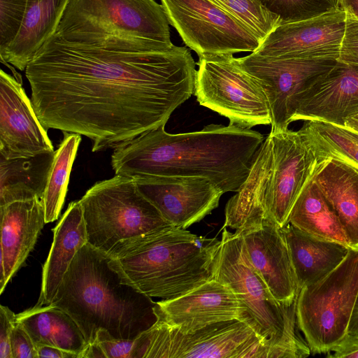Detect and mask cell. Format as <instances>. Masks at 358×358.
<instances>
[{
	"label": "cell",
	"mask_w": 358,
	"mask_h": 358,
	"mask_svg": "<svg viewBox=\"0 0 358 358\" xmlns=\"http://www.w3.org/2000/svg\"><path fill=\"white\" fill-rule=\"evenodd\" d=\"M196 71L185 47L124 50L51 36L25 75L45 129L83 135L99 152L165 125L194 93Z\"/></svg>",
	"instance_id": "obj_1"
},
{
	"label": "cell",
	"mask_w": 358,
	"mask_h": 358,
	"mask_svg": "<svg viewBox=\"0 0 358 358\" xmlns=\"http://www.w3.org/2000/svg\"><path fill=\"white\" fill-rule=\"evenodd\" d=\"M165 125L115 148L112 168L117 176H201L222 192H236L245 179L264 138L250 128L211 124L200 131L169 134Z\"/></svg>",
	"instance_id": "obj_2"
},
{
	"label": "cell",
	"mask_w": 358,
	"mask_h": 358,
	"mask_svg": "<svg viewBox=\"0 0 358 358\" xmlns=\"http://www.w3.org/2000/svg\"><path fill=\"white\" fill-rule=\"evenodd\" d=\"M50 304L72 317L87 344L100 329L135 339L157 320L156 302L134 285L110 254L88 243L75 255Z\"/></svg>",
	"instance_id": "obj_3"
},
{
	"label": "cell",
	"mask_w": 358,
	"mask_h": 358,
	"mask_svg": "<svg viewBox=\"0 0 358 358\" xmlns=\"http://www.w3.org/2000/svg\"><path fill=\"white\" fill-rule=\"evenodd\" d=\"M317 163L300 129L271 131L257 151L245 182L227 201L222 229L240 231L264 222L286 225Z\"/></svg>",
	"instance_id": "obj_4"
},
{
	"label": "cell",
	"mask_w": 358,
	"mask_h": 358,
	"mask_svg": "<svg viewBox=\"0 0 358 358\" xmlns=\"http://www.w3.org/2000/svg\"><path fill=\"white\" fill-rule=\"evenodd\" d=\"M220 245L171 226L122 241L109 254L141 292L171 299L215 278Z\"/></svg>",
	"instance_id": "obj_5"
},
{
	"label": "cell",
	"mask_w": 358,
	"mask_h": 358,
	"mask_svg": "<svg viewBox=\"0 0 358 358\" xmlns=\"http://www.w3.org/2000/svg\"><path fill=\"white\" fill-rule=\"evenodd\" d=\"M52 36L92 46L147 41L173 44L166 13L154 0H69Z\"/></svg>",
	"instance_id": "obj_6"
},
{
	"label": "cell",
	"mask_w": 358,
	"mask_h": 358,
	"mask_svg": "<svg viewBox=\"0 0 358 358\" xmlns=\"http://www.w3.org/2000/svg\"><path fill=\"white\" fill-rule=\"evenodd\" d=\"M80 202L87 243L107 253L122 241L173 226L131 178L115 175L99 181Z\"/></svg>",
	"instance_id": "obj_7"
},
{
	"label": "cell",
	"mask_w": 358,
	"mask_h": 358,
	"mask_svg": "<svg viewBox=\"0 0 358 358\" xmlns=\"http://www.w3.org/2000/svg\"><path fill=\"white\" fill-rule=\"evenodd\" d=\"M358 294V248L320 280L299 289L298 327L311 354L328 353L347 334Z\"/></svg>",
	"instance_id": "obj_8"
},
{
	"label": "cell",
	"mask_w": 358,
	"mask_h": 358,
	"mask_svg": "<svg viewBox=\"0 0 358 358\" xmlns=\"http://www.w3.org/2000/svg\"><path fill=\"white\" fill-rule=\"evenodd\" d=\"M268 348L245 321L234 319L184 334L157 320L135 338L134 358H268Z\"/></svg>",
	"instance_id": "obj_9"
},
{
	"label": "cell",
	"mask_w": 358,
	"mask_h": 358,
	"mask_svg": "<svg viewBox=\"0 0 358 358\" xmlns=\"http://www.w3.org/2000/svg\"><path fill=\"white\" fill-rule=\"evenodd\" d=\"M199 57L194 93L200 105L241 127L271 124L270 107L264 89L241 68L233 55Z\"/></svg>",
	"instance_id": "obj_10"
},
{
	"label": "cell",
	"mask_w": 358,
	"mask_h": 358,
	"mask_svg": "<svg viewBox=\"0 0 358 358\" xmlns=\"http://www.w3.org/2000/svg\"><path fill=\"white\" fill-rule=\"evenodd\" d=\"M215 278L228 285L240 301L247 322L271 350L284 330L282 306L271 295L245 254L242 236L223 229Z\"/></svg>",
	"instance_id": "obj_11"
},
{
	"label": "cell",
	"mask_w": 358,
	"mask_h": 358,
	"mask_svg": "<svg viewBox=\"0 0 358 358\" xmlns=\"http://www.w3.org/2000/svg\"><path fill=\"white\" fill-rule=\"evenodd\" d=\"M236 59L264 89L270 107L273 132L288 129L301 96L338 62L336 58H279L255 52Z\"/></svg>",
	"instance_id": "obj_12"
},
{
	"label": "cell",
	"mask_w": 358,
	"mask_h": 358,
	"mask_svg": "<svg viewBox=\"0 0 358 358\" xmlns=\"http://www.w3.org/2000/svg\"><path fill=\"white\" fill-rule=\"evenodd\" d=\"M169 24L199 57L255 52L261 41L210 0H160Z\"/></svg>",
	"instance_id": "obj_13"
},
{
	"label": "cell",
	"mask_w": 358,
	"mask_h": 358,
	"mask_svg": "<svg viewBox=\"0 0 358 358\" xmlns=\"http://www.w3.org/2000/svg\"><path fill=\"white\" fill-rule=\"evenodd\" d=\"M134 180L169 224L185 229L210 214L224 194L206 177L150 176Z\"/></svg>",
	"instance_id": "obj_14"
},
{
	"label": "cell",
	"mask_w": 358,
	"mask_h": 358,
	"mask_svg": "<svg viewBox=\"0 0 358 358\" xmlns=\"http://www.w3.org/2000/svg\"><path fill=\"white\" fill-rule=\"evenodd\" d=\"M346 24V13L336 11L306 20L278 26L253 52L279 58L338 59Z\"/></svg>",
	"instance_id": "obj_15"
},
{
	"label": "cell",
	"mask_w": 358,
	"mask_h": 358,
	"mask_svg": "<svg viewBox=\"0 0 358 358\" xmlns=\"http://www.w3.org/2000/svg\"><path fill=\"white\" fill-rule=\"evenodd\" d=\"M22 87V81L0 71V155L28 157L54 151L52 142Z\"/></svg>",
	"instance_id": "obj_16"
},
{
	"label": "cell",
	"mask_w": 358,
	"mask_h": 358,
	"mask_svg": "<svg viewBox=\"0 0 358 358\" xmlns=\"http://www.w3.org/2000/svg\"><path fill=\"white\" fill-rule=\"evenodd\" d=\"M155 313L157 320L184 334L214 323L243 320L245 314L231 289L215 278L178 297L156 302Z\"/></svg>",
	"instance_id": "obj_17"
},
{
	"label": "cell",
	"mask_w": 358,
	"mask_h": 358,
	"mask_svg": "<svg viewBox=\"0 0 358 358\" xmlns=\"http://www.w3.org/2000/svg\"><path fill=\"white\" fill-rule=\"evenodd\" d=\"M243 238L248 259L273 297L280 304L291 303L299 289L282 228L273 222L236 231Z\"/></svg>",
	"instance_id": "obj_18"
},
{
	"label": "cell",
	"mask_w": 358,
	"mask_h": 358,
	"mask_svg": "<svg viewBox=\"0 0 358 358\" xmlns=\"http://www.w3.org/2000/svg\"><path fill=\"white\" fill-rule=\"evenodd\" d=\"M358 113V66L336 65L300 98L293 122L315 120L345 125Z\"/></svg>",
	"instance_id": "obj_19"
},
{
	"label": "cell",
	"mask_w": 358,
	"mask_h": 358,
	"mask_svg": "<svg viewBox=\"0 0 358 358\" xmlns=\"http://www.w3.org/2000/svg\"><path fill=\"white\" fill-rule=\"evenodd\" d=\"M0 294L34 249L46 224L43 200L15 201L0 206Z\"/></svg>",
	"instance_id": "obj_20"
},
{
	"label": "cell",
	"mask_w": 358,
	"mask_h": 358,
	"mask_svg": "<svg viewBox=\"0 0 358 358\" xmlns=\"http://www.w3.org/2000/svg\"><path fill=\"white\" fill-rule=\"evenodd\" d=\"M87 243L83 208L79 201L69 203L53 229V241L43 266L41 289L36 306L52 303L78 251Z\"/></svg>",
	"instance_id": "obj_21"
},
{
	"label": "cell",
	"mask_w": 358,
	"mask_h": 358,
	"mask_svg": "<svg viewBox=\"0 0 358 358\" xmlns=\"http://www.w3.org/2000/svg\"><path fill=\"white\" fill-rule=\"evenodd\" d=\"M287 244L299 291L331 272L350 247L318 238L287 223L281 227Z\"/></svg>",
	"instance_id": "obj_22"
},
{
	"label": "cell",
	"mask_w": 358,
	"mask_h": 358,
	"mask_svg": "<svg viewBox=\"0 0 358 358\" xmlns=\"http://www.w3.org/2000/svg\"><path fill=\"white\" fill-rule=\"evenodd\" d=\"M313 179L338 215L351 248H358V171L336 159L318 162Z\"/></svg>",
	"instance_id": "obj_23"
},
{
	"label": "cell",
	"mask_w": 358,
	"mask_h": 358,
	"mask_svg": "<svg viewBox=\"0 0 358 358\" xmlns=\"http://www.w3.org/2000/svg\"><path fill=\"white\" fill-rule=\"evenodd\" d=\"M69 0H29L19 31L7 50L0 55L20 71L55 33Z\"/></svg>",
	"instance_id": "obj_24"
},
{
	"label": "cell",
	"mask_w": 358,
	"mask_h": 358,
	"mask_svg": "<svg viewBox=\"0 0 358 358\" xmlns=\"http://www.w3.org/2000/svg\"><path fill=\"white\" fill-rule=\"evenodd\" d=\"M55 155V150L14 159L0 155V206L42 199Z\"/></svg>",
	"instance_id": "obj_25"
},
{
	"label": "cell",
	"mask_w": 358,
	"mask_h": 358,
	"mask_svg": "<svg viewBox=\"0 0 358 358\" xmlns=\"http://www.w3.org/2000/svg\"><path fill=\"white\" fill-rule=\"evenodd\" d=\"M17 322L27 331L36 345L54 346L78 355L87 345L84 336L72 317L49 304L34 306L17 314Z\"/></svg>",
	"instance_id": "obj_26"
},
{
	"label": "cell",
	"mask_w": 358,
	"mask_h": 358,
	"mask_svg": "<svg viewBox=\"0 0 358 358\" xmlns=\"http://www.w3.org/2000/svg\"><path fill=\"white\" fill-rule=\"evenodd\" d=\"M288 223L318 238L350 247L338 215L313 177L306 184L294 202Z\"/></svg>",
	"instance_id": "obj_27"
},
{
	"label": "cell",
	"mask_w": 358,
	"mask_h": 358,
	"mask_svg": "<svg viewBox=\"0 0 358 358\" xmlns=\"http://www.w3.org/2000/svg\"><path fill=\"white\" fill-rule=\"evenodd\" d=\"M300 130L305 135L317 161L333 158L358 171V133L345 126L306 121Z\"/></svg>",
	"instance_id": "obj_28"
},
{
	"label": "cell",
	"mask_w": 358,
	"mask_h": 358,
	"mask_svg": "<svg viewBox=\"0 0 358 358\" xmlns=\"http://www.w3.org/2000/svg\"><path fill=\"white\" fill-rule=\"evenodd\" d=\"M81 135L64 132V138L55 150L47 185L42 199L46 223L57 220L68 190L70 173Z\"/></svg>",
	"instance_id": "obj_29"
},
{
	"label": "cell",
	"mask_w": 358,
	"mask_h": 358,
	"mask_svg": "<svg viewBox=\"0 0 358 358\" xmlns=\"http://www.w3.org/2000/svg\"><path fill=\"white\" fill-rule=\"evenodd\" d=\"M248 29L260 41L280 25L259 0H210Z\"/></svg>",
	"instance_id": "obj_30"
},
{
	"label": "cell",
	"mask_w": 358,
	"mask_h": 358,
	"mask_svg": "<svg viewBox=\"0 0 358 358\" xmlns=\"http://www.w3.org/2000/svg\"><path fill=\"white\" fill-rule=\"evenodd\" d=\"M280 25L314 18L339 9L338 0H259Z\"/></svg>",
	"instance_id": "obj_31"
},
{
	"label": "cell",
	"mask_w": 358,
	"mask_h": 358,
	"mask_svg": "<svg viewBox=\"0 0 358 358\" xmlns=\"http://www.w3.org/2000/svg\"><path fill=\"white\" fill-rule=\"evenodd\" d=\"M296 303V298L291 303L282 304L283 334L279 343L270 352L268 358H304L311 354L306 341L299 333Z\"/></svg>",
	"instance_id": "obj_32"
},
{
	"label": "cell",
	"mask_w": 358,
	"mask_h": 358,
	"mask_svg": "<svg viewBox=\"0 0 358 358\" xmlns=\"http://www.w3.org/2000/svg\"><path fill=\"white\" fill-rule=\"evenodd\" d=\"M29 0H0V55L15 39Z\"/></svg>",
	"instance_id": "obj_33"
},
{
	"label": "cell",
	"mask_w": 358,
	"mask_h": 358,
	"mask_svg": "<svg viewBox=\"0 0 358 358\" xmlns=\"http://www.w3.org/2000/svg\"><path fill=\"white\" fill-rule=\"evenodd\" d=\"M106 358H134L135 339L116 338L105 329L96 334L95 341Z\"/></svg>",
	"instance_id": "obj_34"
},
{
	"label": "cell",
	"mask_w": 358,
	"mask_h": 358,
	"mask_svg": "<svg viewBox=\"0 0 358 358\" xmlns=\"http://www.w3.org/2000/svg\"><path fill=\"white\" fill-rule=\"evenodd\" d=\"M338 60L358 66V19L348 13Z\"/></svg>",
	"instance_id": "obj_35"
},
{
	"label": "cell",
	"mask_w": 358,
	"mask_h": 358,
	"mask_svg": "<svg viewBox=\"0 0 358 358\" xmlns=\"http://www.w3.org/2000/svg\"><path fill=\"white\" fill-rule=\"evenodd\" d=\"M13 358H38L36 346L19 322H16L10 337Z\"/></svg>",
	"instance_id": "obj_36"
},
{
	"label": "cell",
	"mask_w": 358,
	"mask_h": 358,
	"mask_svg": "<svg viewBox=\"0 0 358 358\" xmlns=\"http://www.w3.org/2000/svg\"><path fill=\"white\" fill-rule=\"evenodd\" d=\"M17 322V315L8 306H0V358H13L10 337Z\"/></svg>",
	"instance_id": "obj_37"
},
{
	"label": "cell",
	"mask_w": 358,
	"mask_h": 358,
	"mask_svg": "<svg viewBox=\"0 0 358 358\" xmlns=\"http://www.w3.org/2000/svg\"><path fill=\"white\" fill-rule=\"evenodd\" d=\"M328 353L327 357L358 358V338L346 334Z\"/></svg>",
	"instance_id": "obj_38"
},
{
	"label": "cell",
	"mask_w": 358,
	"mask_h": 358,
	"mask_svg": "<svg viewBox=\"0 0 358 358\" xmlns=\"http://www.w3.org/2000/svg\"><path fill=\"white\" fill-rule=\"evenodd\" d=\"M36 346L38 358H78V354L57 347L45 345H38Z\"/></svg>",
	"instance_id": "obj_39"
},
{
	"label": "cell",
	"mask_w": 358,
	"mask_h": 358,
	"mask_svg": "<svg viewBox=\"0 0 358 358\" xmlns=\"http://www.w3.org/2000/svg\"><path fill=\"white\" fill-rule=\"evenodd\" d=\"M106 358L101 347L96 343L87 344L80 353L79 358Z\"/></svg>",
	"instance_id": "obj_40"
},
{
	"label": "cell",
	"mask_w": 358,
	"mask_h": 358,
	"mask_svg": "<svg viewBox=\"0 0 358 358\" xmlns=\"http://www.w3.org/2000/svg\"><path fill=\"white\" fill-rule=\"evenodd\" d=\"M347 334L358 338V294L348 327Z\"/></svg>",
	"instance_id": "obj_41"
},
{
	"label": "cell",
	"mask_w": 358,
	"mask_h": 358,
	"mask_svg": "<svg viewBox=\"0 0 358 358\" xmlns=\"http://www.w3.org/2000/svg\"><path fill=\"white\" fill-rule=\"evenodd\" d=\"M339 8L358 19V0H338Z\"/></svg>",
	"instance_id": "obj_42"
},
{
	"label": "cell",
	"mask_w": 358,
	"mask_h": 358,
	"mask_svg": "<svg viewBox=\"0 0 358 358\" xmlns=\"http://www.w3.org/2000/svg\"><path fill=\"white\" fill-rule=\"evenodd\" d=\"M344 126L358 133V113L349 117Z\"/></svg>",
	"instance_id": "obj_43"
}]
</instances>
